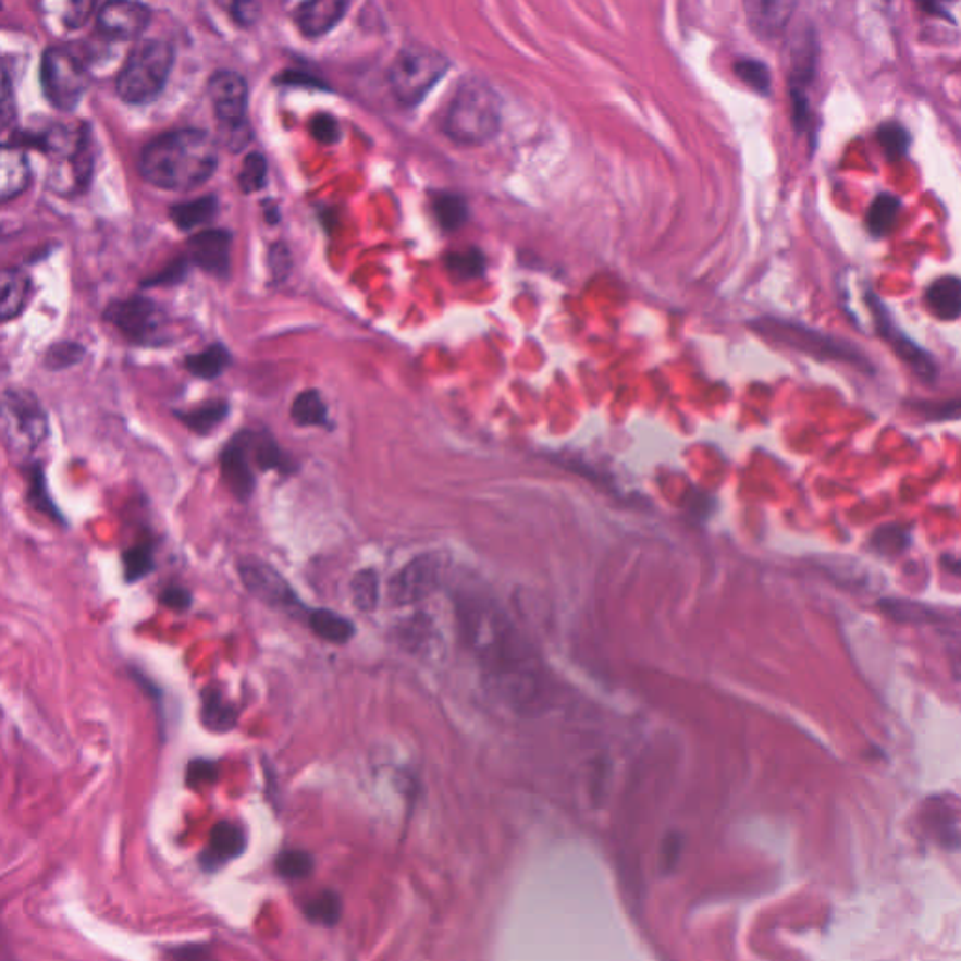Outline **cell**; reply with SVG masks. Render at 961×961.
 Here are the masks:
<instances>
[{
  "label": "cell",
  "mask_w": 961,
  "mask_h": 961,
  "mask_svg": "<svg viewBox=\"0 0 961 961\" xmlns=\"http://www.w3.org/2000/svg\"><path fill=\"white\" fill-rule=\"evenodd\" d=\"M445 266L451 273L457 274L458 279H476L479 274H483L486 259L478 248H468L460 252L447 254Z\"/></svg>",
  "instance_id": "39"
},
{
  "label": "cell",
  "mask_w": 961,
  "mask_h": 961,
  "mask_svg": "<svg viewBox=\"0 0 961 961\" xmlns=\"http://www.w3.org/2000/svg\"><path fill=\"white\" fill-rule=\"evenodd\" d=\"M103 320L110 321L130 342L136 344H158L168 338V315L157 303L144 297L116 300L103 312Z\"/></svg>",
  "instance_id": "9"
},
{
  "label": "cell",
  "mask_w": 961,
  "mask_h": 961,
  "mask_svg": "<svg viewBox=\"0 0 961 961\" xmlns=\"http://www.w3.org/2000/svg\"><path fill=\"white\" fill-rule=\"evenodd\" d=\"M909 543V533L901 526H885L873 533L872 545L880 554H898Z\"/></svg>",
  "instance_id": "41"
},
{
  "label": "cell",
  "mask_w": 961,
  "mask_h": 961,
  "mask_svg": "<svg viewBox=\"0 0 961 961\" xmlns=\"http://www.w3.org/2000/svg\"><path fill=\"white\" fill-rule=\"evenodd\" d=\"M165 954L170 961H217L207 945H181L170 948Z\"/></svg>",
  "instance_id": "48"
},
{
  "label": "cell",
  "mask_w": 961,
  "mask_h": 961,
  "mask_svg": "<svg viewBox=\"0 0 961 961\" xmlns=\"http://www.w3.org/2000/svg\"><path fill=\"white\" fill-rule=\"evenodd\" d=\"M246 440H248V449H250L252 463H256V466H259L261 470H276L282 471V473H289L292 471L289 460L282 453L279 444L274 442L273 436L256 434V432H248L246 430Z\"/></svg>",
  "instance_id": "29"
},
{
  "label": "cell",
  "mask_w": 961,
  "mask_h": 961,
  "mask_svg": "<svg viewBox=\"0 0 961 961\" xmlns=\"http://www.w3.org/2000/svg\"><path fill=\"white\" fill-rule=\"evenodd\" d=\"M922 416L934 421H947V419H961V398L947 401L939 404H921L919 406Z\"/></svg>",
  "instance_id": "46"
},
{
  "label": "cell",
  "mask_w": 961,
  "mask_h": 961,
  "mask_svg": "<svg viewBox=\"0 0 961 961\" xmlns=\"http://www.w3.org/2000/svg\"><path fill=\"white\" fill-rule=\"evenodd\" d=\"M315 857L305 849H284L274 859V872L286 880L307 879L315 872Z\"/></svg>",
  "instance_id": "33"
},
{
  "label": "cell",
  "mask_w": 961,
  "mask_h": 961,
  "mask_svg": "<svg viewBox=\"0 0 961 961\" xmlns=\"http://www.w3.org/2000/svg\"><path fill=\"white\" fill-rule=\"evenodd\" d=\"M248 847L246 828L233 821H220L211 830L209 843L199 854V866L207 873H214L241 859Z\"/></svg>",
  "instance_id": "14"
},
{
  "label": "cell",
  "mask_w": 961,
  "mask_h": 961,
  "mask_svg": "<svg viewBox=\"0 0 961 961\" xmlns=\"http://www.w3.org/2000/svg\"><path fill=\"white\" fill-rule=\"evenodd\" d=\"M160 601L173 611H186L192 605V593L183 587H170L162 592Z\"/></svg>",
  "instance_id": "49"
},
{
  "label": "cell",
  "mask_w": 961,
  "mask_h": 961,
  "mask_svg": "<svg viewBox=\"0 0 961 961\" xmlns=\"http://www.w3.org/2000/svg\"><path fill=\"white\" fill-rule=\"evenodd\" d=\"M27 479L28 502L35 507L36 512H40L41 515H46V517L57 520V522H64L62 513L57 509L56 502L49 496L48 483H46V476H44L40 464H30L28 466Z\"/></svg>",
  "instance_id": "34"
},
{
  "label": "cell",
  "mask_w": 961,
  "mask_h": 961,
  "mask_svg": "<svg viewBox=\"0 0 961 961\" xmlns=\"http://www.w3.org/2000/svg\"><path fill=\"white\" fill-rule=\"evenodd\" d=\"M401 639H403L404 646L414 650V652L427 650V648L430 650V642L434 639L432 628H430V621H424L421 616H419V618H411V620L408 621V626H404Z\"/></svg>",
  "instance_id": "42"
},
{
  "label": "cell",
  "mask_w": 961,
  "mask_h": 961,
  "mask_svg": "<svg viewBox=\"0 0 961 961\" xmlns=\"http://www.w3.org/2000/svg\"><path fill=\"white\" fill-rule=\"evenodd\" d=\"M900 198H896L892 194H879L877 198L873 199L870 209H867V232L872 233L873 237H877V239L887 237L888 233L892 232L898 219H900Z\"/></svg>",
  "instance_id": "28"
},
{
  "label": "cell",
  "mask_w": 961,
  "mask_h": 961,
  "mask_svg": "<svg viewBox=\"0 0 961 961\" xmlns=\"http://www.w3.org/2000/svg\"><path fill=\"white\" fill-rule=\"evenodd\" d=\"M155 569L152 549L149 545H136L123 554V577L128 584L145 579Z\"/></svg>",
  "instance_id": "38"
},
{
  "label": "cell",
  "mask_w": 961,
  "mask_h": 961,
  "mask_svg": "<svg viewBox=\"0 0 961 961\" xmlns=\"http://www.w3.org/2000/svg\"><path fill=\"white\" fill-rule=\"evenodd\" d=\"M308 628L323 641L346 644L355 634L354 621L329 608H315L307 616Z\"/></svg>",
  "instance_id": "23"
},
{
  "label": "cell",
  "mask_w": 961,
  "mask_h": 961,
  "mask_svg": "<svg viewBox=\"0 0 961 961\" xmlns=\"http://www.w3.org/2000/svg\"><path fill=\"white\" fill-rule=\"evenodd\" d=\"M232 14L243 25H252L254 21L258 20L259 4H256V2H237V4L232 7Z\"/></svg>",
  "instance_id": "52"
},
{
  "label": "cell",
  "mask_w": 961,
  "mask_h": 961,
  "mask_svg": "<svg viewBox=\"0 0 961 961\" xmlns=\"http://www.w3.org/2000/svg\"><path fill=\"white\" fill-rule=\"evenodd\" d=\"M237 569L246 590L261 603L294 616H299L300 613L308 616L310 613L297 597L294 588L289 587V582L271 564L259 558H243Z\"/></svg>",
  "instance_id": "10"
},
{
  "label": "cell",
  "mask_w": 961,
  "mask_h": 961,
  "mask_svg": "<svg viewBox=\"0 0 961 961\" xmlns=\"http://www.w3.org/2000/svg\"><path fill=\"white\" fill-rule=\"evenodd\" d=\"M85 352H83L82 346L79 344H70V342H62V344H56L53 348H49L48 354H46V367L51 370H64L75 365V362H79Z\"/></svg>",
  "instance_id": "43"
},
{
  "label": "cell",
  "mask_w": 961,
  "mask_h": 961,
  "mask_svg": "<svg viewBox=\"0 0 961 961\" xmlns=\"http://www.w3.org/2000/svg\"><path fill=\"white\" fill-rule=\"evenodd\" d=\"M735 74L740 82L759 95H768L772 87L771 70L757 59H740L735 62Z\"/></svg>",
  "instance_id": "37"
},
{
  "label": "cell",
  "mask_w": 961,
  "mask_h": 961,
  "mask_svg": "<svg viewBox=\"0 0 961 961\" xmlns=\"http://www.w3.org/2000/svg\"><path fill=\"white\" fill-rule=\"evenodd\" d=\"M444 132L460 145H483L502 128V102L489 83L468 75L444 113Z\"/></svg>",
  "instance_id": "3"
},
{
  "label": "cell",
  "mask_w": 961,
  "mask_h": 961,
  "mask_svg": "<svg viewBox=\"0 0 961 961\" xmlns=\"http://www.w3.org/2000/svg\"><path fill=\"white\" fill-rule=\"evenodd\" d=\"M292 419L297 427H329L328 404L315 389L303 391L292 404Z\"/></svg>",
  "instance_id": "31"
},
{
  "label": "cell",
  "mask_w": 961,
  "mask_h": 961,
  "mask_svg": "<svg viewBox=\"0 0 961 961\" xmlns=\"http://www.w3.org/2000/svg\"><path fill=\"white\" fill-rule=\"evenodd\" d=\"M30 292L27 274L20 269H7L0 279V316L8 321L21 315Z\"/></svg>",
  "instance_id": "24"
},
{
  "label": "cell",
  "mask_w": 961,
  "mask_h": 961,
  "mask_svg": "<svg viewBox=\"0 0 961 961\" xmlns=\"http://www.w3.org/2000/svg\"><path fill=\"white\" fill-rule=\"evenodd\" d=\"M440 579H442V564L434 554L416 556L389 580V601L395 607L417 605L436 592Z\"/></svg>",
  "instance_id": "11"
},
{
  "label": "cell",
  "mask_w": 961,
  "mask_h": 961,
  "mask_svg": "<svg viewBox=\"0 0 961 961\" xmlns=\"http://www.w3.org/2000/svg\"><path fill=\"white\" fill-rule=\"evenodd\" d=\"M219 164L217 141L198 128L173 130L145 145L141 177L162 190L188 192L204 185Z\"/></svg>",
  "instance_id": "2"
},
{
  "label": "cell",
  "mask_w": 961,
  "mask_h": 961,
  "mask_svg": "<svg viewBox=\"0 0 961 961\" xmlns=\"http://www.w3.org/2000/svg\"><path fill=\"white\" fill-rule=\"evenodd\" d=\"M239 712L235 704L225 699L219 688H205L201 691V723L207 730L224 735L237 727Z\"/></svg>",
  "instance_id": "22"
},
{
  "label": "cell",
  "mask_w": 961,
  "mask_h": 961,
  "mask_svg": "<svg viewBox=\"0 0 961 961\" xmlns=\"http://www.w3.org/2000/svg\"><path fill=\"white\" fill-rule=\"evenodd\" d=\"M227 411H230V406L225 401H211V403L199 404L188 411H178L177 417L186 429H190L199 436H207L222 424V421L227 417Z\"/></svg>",
  "instance_id": "27"
},
{
  "label": "cell",
  "mask_w": 961,
  "mask_h": 961,
  "mask_svg": "<svg viewBox=\"0 0 961 961\" xmlns=\"http://www.w3.org/2000/svg\"><path fill=\"white\" fill-rule=\"evenodd\" d=\"M150 21V10L139 2H110L100 8L96 25L113 40H136Z\"/></svg>",
  "instance_id": "16"
},
{
  "label": "cell",
  "mask_w": 961,
  "mask_h": 961,
  "mask_svg": "<svg viewBox=\"0 0 961 961\" xmlns=\"http://www.w3.org/2000/svg\"><path fill=\"white\" fill-rule=\"evenodd\" d=\"M348 12V2L342 0H315L305 2L297 8L295 21L303 35L308 38H320L328 35L341 23L344 14Z\"/></svg>",
  "instance_id": "18"
},
{
  "label": "cell",
  "mask_w": 961,
  "mask_h": 961,
  "mask_svg": "<svg viewBox=\"0 0 961 961\" xmlns=\"http://www.w3.org/2000/svg\"><path fill=\"white\" fill-rule=\"evenodd\" d=\"M219 779V764L209 759H194L186 768V785L192 789H201Z\"/></svg>",
  "instance_id": "44"
},
{
  "label": "cell",
  "mask_w": 961,
  "mask_h": 961,
  "mask_svg": "<svg viewBox=\"0 0 961 961\" xmlns=\"http://www.w3.org/2000/svg\"><path fill=\"white\" fill-rule=\"evenodd\" d=\"M678 854H680V839H665L662 852L663 867H665V870L673 867L675 860L678 859Z\"/></svg>",
  "instance_id": "53"
},
{
  "label": "cell",
  "mask_w": 961,
  "mask_h": 961,
  "mask_svg": "<svg viewBox=\"0 0 961 961\" xmlns=\"http://www.w3.org/2000/svg\"><path fill=\"white\" fill-rule=\"evenodd\" d=\"M342 913H344V901L341 894L333 888H325L303 903L305 919L321 927L336 926L341 922Z\"/></svg>",
  "instance_id": "25"
},
{
  "label": "cell",
  "mask_w": 961,
  "mask_h": 961,
  "mask_svg": "<svg viewBox=\"0 0 961 961\" xmlns=\"http://www.w3.org/2000/svg\"><path fill=\"white\" fill-rule=\"evenodd\" d=\"M954 673L958 678L961 680V650L958 652V655L954 657Z\"/></svg>",
  "instance_id": "54"
},
{
  "label": "cell",
  "mask_w": 961,
  "mask_h": 961,
  "mask_svg": "<svg viewBox=\"0 0 961 961\" xmlns=\"http://www.w3.org/2000/svg\"><path fill=\"white\" fill-rule=\"evenodd\" d=\"M30 183V168L25 152L17 145H4L0 155V198L20 196Z\"/></svg>",
  "instance_id": "20"
},
{
  "label": "cell",
  "mask_w": 961,
  "mask_h": 961,
  "mask_svg": "<svg viewBox=\"0 0 961 961\" xmlns=\"http://www.w3.org/2000/svg\"><path fill=\"white\" fill-rule=\"evenodd\" d=\"M449 59L429 46H406L389 66V85L398 102L414 108L447 74Z\"/></svg>",
  "instance_id": "5"
},
{
  "label": "cell",
  "mask_w": 961,
  "mask_h": 961,
  "mask_svg": "<svg viewBox=\"0 0 961 961\" xmlns=\"http://www.w3.org/2000/svg\"><path fill=\"white\" fill-rule=\"evenodd\" d=\"M219 212V199L214 196H204V198L192 199L185 204H177L171 207L170 219L178 230H194L198 225L209 224Z\"/></svg>",
  "instance_id": "26"
},
{
  "label": "cell",
  "mask_w": 961,
  "mask_h": 961,
  "mask_svg": "<svg viewBox=\"0 0 961 961\" xmlns=\"http://www.w3.org/2000/svg\"><path fill=\"white\" fill-rule=\"evenodd\" d=\"M269 267H271L274 282L287 279L289 269H292V256H289L286 245L276 243V245L271 246V250H269Z\"/></svg>",
  "instance_id": "47"
},
{
  "label": "cell",
  "mask_w": 961,
  "mask_h": 961,
  "mask_svg": "<svg viewBox=\"0 0 961 961\" xmlns=\"http://www.w3.org/2000/svg\"><path fill=\"white\" fill-rule=\"evenodd\" d=\"M185 367L190 374L201 380H214L230 367V354L224 346L214 344L199 354L188 355Z\"/></svg>",
  "instance_id": "32"
},
{
  "label": "cell",
  "mask_w": 961,
  "mask_h": 961,
  "mask_svg": "<svg viewBox=\"0 0 961 961\" xmlns=\"http://www.w3.org/2000/svg\"><path fill=\"white\" fill-rule=\"evenodd\" d=\"M867 307L872 308L873 321L875 329L879 333L883 341L888 342V346L894 354L905 362L914 374L921 378L922 382H935L937 378V365L934 357L927 354L926 349H922L916 342L911 341L903 331H901L896 321L890 318L888 308L880 303L879 297L875 294H866Z\"/></svg>",
  "instance_id": "12"
},
{
  "label": "cell",
  "mask_w": 961,
  "mask_h": 961,
  "mask_svg": "<svg viewBox=\"0 0 961 961\" xmlns=\"http://www.w3.org/2000/svg\"><path fill=\"white\" fill-rule=\"evenodd\" d=\"M230 246L232 237L222 230H207L192 237L188 243V256L192 263L207 273L224 276L230 269Z\"/></svg>",
  "instance_id": "17"
},
{
  "label": "cell",
  "mask_w": 961,
  "mask_h": 961,
  "mask_svg": "<svg viewBox=\"0 0 961 961\" xmlns=\"http://www.w3.org/2000/svg\"><path fill=\"white\" fill-rule=\"evenodd\" d=\"M212 108L219 116L220 126L246 123L248 85L237 72H217L209 82Z\"/></svg>",
  "instance_id": "13"
},
{
  "label": "cell",
  "mask_w": 961,
  "mask_h": 961,
  "mask_svg": "<svg viewBox=\"0 0 961 961\" xmlns=\"http://www.w3.org/2000/svg\"><path fill=\"white\" fill-rule=\"evenodd\" d=\"M310 132L312 136L323 145H334L341 141L342 128L338 121L331 115H316L310 121Z\"/></svg>",
  "instance_id": "45"
},
{
  "label": "cell",
  "mask_w": 961,
  "mask_h": 961,
  "mask_svg": "<svg viewBox=\"0 0 961 961\" xmlns=\"http://www.w3.org/2000/svg\"><path fill=\"white\" fill-rule=\"evenodd\" d=\"M41 87L49 103L61 111H74L89 87V74L69 48H49L41 56Z\"/></svg>",
  "instance_id": "8"
},
{
  "label": "cell",
  "mask_w": 961,
  "mask_h": 961,
  "mask_svg": "<svg viewBox=\"0 0 961 961\" xmlns=\"http://www.w3.org/2000/svg\"><path fill=\"white\" fill-rule=\"evenodd\" d=\"M455 611L463 642L491 695L518 716L533 717L549 709V673L509 614L479 593L460 595Z\"/></svg>",
  "instance_id": "1"
},
{
  "label": "cell",
  "mask_w": 961,
  "mask_h": 961,
  "mask_svg": "<svg viewBox=\"0 0 961 961\" xmlns=\"http://www.w3.org/2000/svg\"><path fill=\"white\" fill-rule=\"evenodd\" d=\"M93 10H95V4H93V2H74V4H70L69 12L64 14V23H66V27H82V25H85V21L89 20Z\"/></svg>",
  "instance_id": "50"
},
{
  "label": "cell",
  "mask_w": 961,
  "mask_h": 961,
  "mask_svg": "<svg viewBox=\"0 0 961 961\" xmlns=\"http://www.w3.org/2000/svg\"><path fill=\"white\" fill-rule=\"evenodd\" d=\"M0 116H2V124L7 126L10 121H12V115H14V103H12V87H10V77H8V72L4 70V74H2V100H0Z\"/></svg>",
  "instance_id": "51"
},
{
  "label": "cell",
  "mask_w": 961,
  "mask_h": 961,
  "mask_svg": "<svg viewBox=\"0 0 961 961\" xmlns=\"http://www.w3.org/2000/svg\"><path fill=\"white\" fill-rule=\"evenodd\" d=\"M927 310L942 321H954L961 316V279L941 276L927 286L924 294Z\"/></svg>",
  "instance_id": "21"
},
{
  "label": "cell",
  "mask_w": 961,
  "mask_h": 961,
  "mask_svg": "<svg viewBox=\"0 0 961 961\" xmlns=\"http://www.w3.org/2000/svg\"><path fill=\"white\" fill-rule=\"evenodd\" d=\"M875 136L890 160H900L901 157H905L909 145H911V134L907 132L905 126L894 123V121L880 124Z\"/></svg>",
  "instance_id": "36"
},
{
  "label": "cell",
  "mask_w": 961,
  "mask_h": 961,
  "mask_svg": "<svg viewBox=\"0 0 961 961\" xmlns=\"http://www.w3.org/2000/svg\"><path fill=\"white\" fill-rule=\"evenodd\" d=\"M267 185V160L259 152H250L243 160V168L239 173L241 190L245 194H254L259 192Z\"/></svg>",
  "instance_id": "40"
},
{
  "label": "cell",
  "mask_w": 961,
  "mask_h": 961,
  "mask_svg": "<svg viewBox=\"0 0 961 961\" xmlns=\"http://www.w3.org/2000/svg\"><path fill=\"white\" fill-rule=\"evenodd\" d=\"M794 2H746L750 27L761 38H776L791 21Z\"/></svg>",
  "instance_id": "19"
},
{
  "label": "cell",
  "mask_w": 961,
  "mask_h": 961,
  "mask_svg": "<svg viewBox=\"0 0 961 961\" xmlns=\"http://www.w3.org/2000/svg\"><path fill=\"white\" fill-rule=\"evenodd\" d=\"M2 436L15 455H28L48 436V417L30 391L8 389L2 395Z\"/></svg>",
  "instance_id": "7"
},
{
  "label": "cell",
  "mask_w": 961,
  "mask_h": 961,
  "mask_svg": "<svg viewBox=\"0 0 961 961\" xmlns=\"http://www.w3.org/2000/svg\"><path fill=\"white\" fill-rule=\"evenodd\" d=\"M220 471L227 491L241 502L250 500L256 489V476L252 470V457L248 449L246 432H241L225 445L220 455Z\"/></svg>",
  "instance_id": "15"
},
{
  "label": "cell",
  "mask_w": 961,
  "mask_h": 961,
  "mask_svg": "<svg viewBox=\"0 0 961 961\" xmlns=\"http://www.w3.org/2000/svg\"><path fill=\"white\" fill-rule=\"evenodd\" d=\"M430 207L438 224L442 225L445 232H455L470 217L466 199L451 192H440L436 196H432Z\"/></svg>",
  "instance_id": "30"
},
{
  "label": "cell",
  "mask_w": 961,
  "mask_h": 961,
  "mask_svg": "<svg viewBox=\"0 0 961 961\" xmlns=\"http://www.w3.org/2000/svg\"><path fill=\"white\" fill-rule=\"evenodd\" d=\"M349 592H352V601L355 607L365 613L374 611L380 600V580L374 569H362L354 575V579L349 582Z\"/></svg>",
  "instance_id": "35"
},
{
  "label": "cell",
  "mask_w": 961,
  "mask_h": 961,
  "mask_svg": "<svg viewBox=\"0 0 961 961\" xmlns=\"http://www.w3.org/2000/svg\"><path fill=\"white\" fill-rule=\"evenodd\" d=\"M759 333L768 336L779 344H787L789 348L798 349L802 354L813 355L817 359H833V361L849 362L857 369L870 372V361L852 342L843 341L833 334L818 333L815 329L804 328L800 323L781 320L759 321Z\"/></svg>",
  "instance_id": "6"
},
{
  "label": "cell",
  "mask_w": 961,
  "mask_h": 961,
  "mask_svg": "<svg viewBox=\"0 0 961 961\" xmlns=\"http://www.w3.org/2000/svg\"><path fill=\"white\" fill-rule=\"evenodd\" d=\"M175 53L164 40H144L130 51L116 77V93L128 103L155 100L170 77Z\"/></svg>",
  "instance_id": "4"
}]
</instances>
